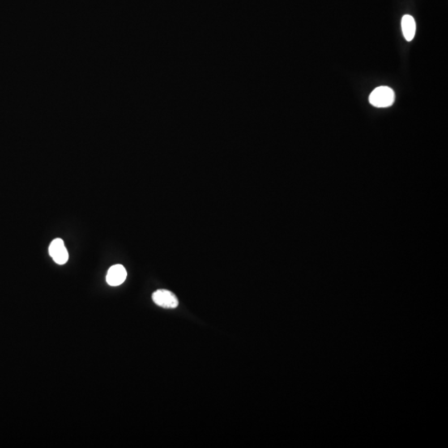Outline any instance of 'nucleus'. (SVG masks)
Masks as SVG:
<instances>
[{"label":"nucleus","instance_id":"nucleus-1","mask_svg":"<svg viewBox=\"0 0 448 448\" xmlns=\"http://www.w3.org/2000/svg\"><path fill=\"white\" fill-rule=\"evenodd\" d=\"M394 92L388 87H380L374 89L369 96V102L373 107L384 108L393 105Z\"/></svg>","mask_w":448,"mask_h":448},{"label":"nucleus","instance_id":"nucleus-2","mask_svg":"<svg viewBox=\"0 0 448 448\" xmlns=\"http://www.w3.org/2000/svg\"><path fill=\"white\" fill-rule=\"evenodd\" d=\"M152 299L156 305L165 309H175L179 305L176 295L168 290H157L153 293Z\"/></svg>","mask_w":448,"mask_h":448},{"label":"nucleus","instance_id":"nucleus-3","mask_svg":"<svg viewBox=\"0 0 448 448\" xmlns=\"http://www.w3.org/2000/svg\"><path fill=\"white\" fill-rule=\"evenodd\" d=\"M48 251H49V254L56 263L63 265L67 262L68 252L66 250L63 240L62 239H54L51 243Z\"/></svg>","mask_w":448,"mask_h":448},{"label":"nucleus","instance_id":"nucleus-4","mask_svg":"<svg viewBox=\"0 0 448 448\" xmlns=\"http://www.w3.org/2000/svg\"><path fill=\"white\" fill-rule=\"evenodd\" d=\"M127 277V272L122 265L116 264L108 270L107 275V282L112 287H117L125 282Z\"/></svg>","mask_w":448,"mask_h":448},{"label":"nucleus","instance_id":"nucleus-5","mask_svg":"<svg viewBox=\"0 0 448 448\" xmlns=\"http://www.w3.org/2000/svg\"><path fill=\"white\" fill-rule=\"evenodd\" d=\"M402 31L407 42L412 41L416 32V23L411 15H404L402 18Z\"/></svg>","mask_w":448,"mask_h":448}]
</instances>
